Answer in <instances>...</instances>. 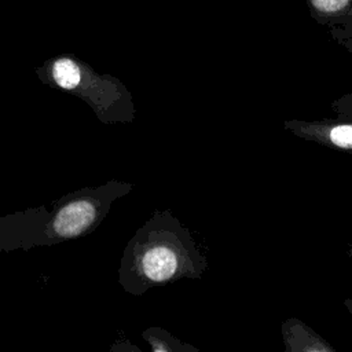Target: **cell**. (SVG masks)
Instances as JSON below:
<instances>
[{"mask_svg":"<svg viewBox=\"0 0 352 352\" xmlns=\"http://www.w3.org/2000/svg\"><path fill=\"white\" fill-rule=\"evenodd\" d=\"M331 142L344 148H352V125H338L330 131Z\"/></svg>","mask_w":352,"mask_h":352,"instance_id":"4","label":"cell"},{"mask_svg":"<svg viewBox=\"0 0 352 352\" xmlns=\"http://www.w3.org/2000/svg\"><path fill=\"white\" fill-rule=\"evenodd\" d=\"M177 268L176 254L164 246H157L150 249L142 260V270L144 275L154 280L162 282L169 279Z\"/></svg>","mask_w":352,"mask_h":352,"instance_id":"2","label":"cell"},{"mask_svg":"<svg viewBox=\"0 0 352 352\" xmlns=\"http://www.w3.org/2000/svg\"><path fill=\"white\" fill-rule=\"evenodd\" d=\"M96 219V205L91 199H77L63 206L52 221V231L59 238H74L87 231Z\"/></svg>","mask_w":352,"mask_h":352,"instance_id":"1","label":"cell"},{"mask_svg":"<svg viewBox=\"0 0 352 352\" xmlns=\"http://www.w3.org/2000/svg\"><path fill=\"white\" fill-rule=\"evenodd\" d=\"M312 16L324 19L344 16L352 11V0H307Z\"/></svg>","mask_w":352,"mask_h":352,"instance_id":"3","label":"cell"}]
</instances>
